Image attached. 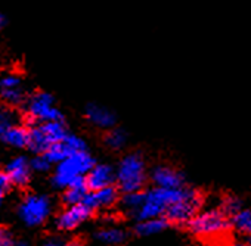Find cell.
Wrapping results in <instances>:
<instances>
[{"label": "cell", "mask_w": 251, "mask_h": 246, "mask_svg": "<svg viewBox=\"0 0 251 246\" xmlns=\"http://www.w3.org/2000/svg\"><path fill=\"white\" fill-rule=\"evenodd\" d=\"M188 228L194 236L205 240H219L229 233L230 220L220 209H207L195 214L188 223Z\"/></svg>", "instance_id": "6da1fadb"}, {"label": "cell", "mask_w": 251, "mask_h": 246, "mask_svg": "<svg viewBox=\"0 0 251 246\" xmlns=\"http://www.w3.org/2000/svg\"><path fill=\"white\" fill-rule=\"evenodd\" d=\"M115 181L124 195L141 192L147 181V167L144 158L139 154L126 155L115 171Z\"/></svg>", "instance_id": "7a4b0ae2"}, {"label": "cell", "mask_w": 251, "mask_h": 246, "mask_svg": "<svg viewBox=\"0 0 251 246\" xmlns=\"http://www.w3.org/2000/svg\"><path fill=\"white\" fill-rule=\"evenodd\" d=\"M93 165L95 159L86 151L73 154L58 164L52 177V183L58 189H67L77 179H81L84 174H87L93 168Z\"/></svg>", "instance_id": "3957f363"}, {"label": "cell", "mask_w": 251, "mask_h": 246, "mask_svg": "<svg viewBox=\"0 0 251 246\" xmlns=\"http://www.w3.org/2000/svg\"><path fill=\"white\" fill-rule=\"evenodd\" d=\"M201 205L202 196L197 190L182 187L177 198L167 206L163 217L169 223L172 221L176 224H186L195 214H198Z\"/></svg>", "instance_id": "277c9868"}, {"label": "cell", "mask_w": 251, "mask_h": 246, "mask_svg": "<svg viewBox=\"0 0 251 246\" xmlns=\"http://www.w3.org/2000/svg\"><path fill=\"white\" fill-rule=\"evenodd\" d=\"M25 109L28 113V119L31 122H52V121H64L62 112L55 105V99L48 91H36L28 99H25Z\"/></svg>", "instance_id": "5b68a950"}, {"label": "cell", "mask_w": 251, "mask_h": 246, "mask_svg": "<svg viewBox=\"0 0 251 246\" xmlns=\"http://www.w3.org/2000/svg\"><path fill=\"white\" fill-rule=\"evenodd\" d=\"M67 130L62 121H52V122H43L37 127H33L30 130L28 137V146L33 152L37 155L45 154L53 143L61 142L67 136Z\"/></svg>", "instance_id": "8992f818"}, {"label": "cell", "mask_w": 251, "mask_h": 246, "mask_svg": "<svg viewBox=\"0 0 251 246\" xmlns=\"http://www.w3.org/2000/svg\"><path fill=\"white\" fill-rule=\"evenodd\" d=\"M52 212V202L45 195H27L20 203L18 214L24 224L37 227L43 224Z\"/></svg>", "instance_id": "52a82bcc"}, {"label": "cell", "mask_w": 251, "mask_h": 246, "mask_svg": "<svg viewBox=\"0 0 251 246\" xmlns=\"http://www.w3.org/2000/svg\"><path fill=\"white\" fill-rule=\"evenodd\" d=\"M86 151V143L81 137L74 134H67L61 142L53 143L43 155L48 158L50 164H59L73 154Z\"/></svg>", "instance_id": "ba28073f"}, {"label": "cell", "mask_w": 251, "mask_h": 246, "mask_svg": "<svg viewBox=\"0 0 251 246\" xmlns=\"http://www.w3.org/2000/svg\"><path fill=\"white\" fill-rule=\"evenodd\" d=\"M114 181H115V171L112 170V167H109L106 164L93 165V168L84 177V183H86L89 192L112 186Z\"/></svg>", "instance_id": "9c48e42d"}, {"label": "cell", "mask_w": 251, "mask_h": 246, "mask_svg": "<svg viewBox=\"0 0 251 246\" xmlns=\"http://www.w3.org/2000/svg\"><path fill=\"white\" fill-rule=\"evenodd\" d=\"M90 215H92V211L86 208L83 203L70 205L67 209H64L59 214L56 224L61 230H73V228H77L80 224H83Z\"/></svg>", "instance_id": "30bf717a"}, {"label": "cell", "mask_w": 251, "mask_h": 246, "mask_svg": "<svg viewBox=\"0 0 251 246\" xmlns=\"http://www.w3.org/2000/svg\"><path fill=\"white\" fill-rule=\"evenodd\" d=\"M118 199V190L114 186H108L99 190H92L86 195L84 201L81 202L86 208L90 211L99 209V208H108L112 206Z\"/></svg>", "instance_id": "8fae6325"}, {"label": "cell", "mask_w": 251, "mask_h": 246, "mask_svg": "<svg viewBox=\"0 0 251 246\" xmlns=\"http://www.w3.org/2000/svg\"><path fill=\"white\" fill-rule=\"evenodd\" d=\"M151 179L155 187L161 189H180L183 187V176L167 165H160L152 170Z\"/></svg>", "instance_id": "7c38bea8"}, {"label": "cell", "mask_w": 251, "mask_h": 246, "mask_svg": "<svg viewBox=\"0 0 251 246\" xmlns=\"http://www.w3.org/2000/svg\"><path fill=\"white\" fill-rule=\"evenodd\" d=\"M6 176L9 177L11 183L15 186H25L30 181L31 177V168L30 161L25 157H17L6 165Z\"/></svg>", "instance_id": "4fadbf2b"}, {"label": "cell", "mask_w": 251, "mask_h": 246, "mask_svg": "<svg viewBox=\"0 0 251 246\" xmlns=\"http://www.w3.org/2000/svg\"><path fill=\"white\" fill-rule=\"evenodd\" d=\"M86 116L93 126L99 129H114L115 126V115L105 106L98 103H89L86 106Z\"/></svg>", "instance_id": "5bb4252c"}, {"label": "cell", "mask_w": 251, "mask_h": 246, "mask_svg": "<svg viewBox=\"0 0 251 246\" xmlns=\"http://www.w3.org/2000/svg\"><path fill=\"white\" fill-rule=\"evenodd\" d=\"M28 137H30V130L23 127V126H12L9 127L5 134L0 137L6 145L12 146V148H27L28 146Z\"/></svg>", "instance_id": "9a60e30c"}, {"label": "cell", "mask_w": 251, "mask_h": 246, "mask_svg": "<svg viewBox=\"0 0 251 246\" xmlns=\"http://www.w3.org/2000/svg\"><path fill=\"white\" fill-rule=\"evenodd\" d=\"M64 202L70 205H78L84 201L86 195L89 193V189L84 183V177L77 179L74 183H71L67 189H64Z\"/></svg>", "instance_id": "2e32d148"}, {"label": "cell", "mask_w": 251, "mask_h": 246, "mask_svg": "<svg viewBox=\"0 0 251 246\" xmlns=\"http://www.w3.org/2000/svg\"><path fill=\"white\" fill-rule=\"evenodd\" d=\"M167 227H169V221L164 217H160V218L139 221L135 231L139 236H154V234H158V233L164 231Z\"/></svg>", "instance_id": "e0dca14e"}, {"label": "cell", "mask_w": 251, "mask_h": 246, "mask_svg": "<svg viewBox=\"0 0 251 246\" xmlns=\"http://www.w3.org/2000/svg\"><path fill=\"white\" fill-rule=\"evenodd\" d=\"M96 239L108 246H117L126 240V231L118 227H106L96 233Z\"/></svg>", "instance_id": "ac0fdd59"}, {"label": "cell", "mask_w": 251, "mask_h": 246, "mask_svg": "<svg viewBox=\"0 0 251 246\" xmlns=\"http://www.w3.org/2000/svg\"><path fill=\"white\" fill-rule=\"evenodd\" d=\"M25 90L24 87H15V89H2L0 90V100L6 106H18L25 102Z\"/></svg>", "instance_id": "d6986e66"}, {"label": "cell", "mask_w": 251, "mask_h": 246, "mask_svg": "<svg viewBox=\"0 0 251 246\" xmlns=\"http://www.w3.org/2000/svg\"><path fill=\"white\" fill-rule=\"evenodd\" d=\"M230 225L239 233L250 234L251 231V212L250 209H241L235 215H232Z\"/></svg>", "instance_id": "ffe728a7"}, {"label": "cell", "mask_w": 251, "mask_h": 246, "mask_svg": "<svg viewBox=\"0 0 251 246\" xmlns=\"http://www.w3.org/2000/svg\"><path fill=\"white\" fill-rule=\"evenodd\" d=\"M126 142H127V136L120 129H111L105 134V145L109 149H120L126 145Z\"/></svg>", "instance_id": "44dd1931"}, {"label": "cell", "mask_w": 251, "mask_h": 246, "mask_svg": "<svg viewBox=\"0 0 251 246\" xmlns=\"http://www.w3.org/2000/svg\"><path fill=\"white\" fill-rule=\"evenodd\" d=\"M15 126V113L11 106L0 103V137L5 134V132Z\"/></svg>", "instance_id": "7402d4cb"}, {"label": "cell", "mask_w": 251, "mask_h": 246, "mask_svg": "<svg viewBox=\"0 0 251 246\" xmlns=\"http://www.w3.org/2000/svg\"><path fill=\"white\" fill-rule=\"evenodd\" d=\"M145 199V192H135V193H126L123 198V205L129 209L130 214H133L144 202Z\"/></svg>", "instance_id": "603a6c76"}, {"label": "cell", "mask_w": 251, "mask_h": 246, "mask_svg": "<svg viewBox=\"0 0 251 246\" xmlns=\"http://www.w3.org/2000/svg\"><path fill=\"white\" fill-rule=\"evenodd\" d=\"M242 209V202L241 199L235 198V196H227L223 202H222V208L220 211L226 215V217H232L235 215L238 211Z\"/></svg>", "instance_id": "cb8c5ba5"}, {"label": "cell", "mask_w": 251, "mask_h": 246, "mask_svg": "<svg viewBox=\"0 0 251 246\" xmlns=\"http://www.w3.org/2000/svg\"><path fill=\"white\" fill-rule=\"evenodd\" d=\"M23 86V78L18 74L8 72L0 77V90L2 89H15Z\"/></svg>", "instance_id": "d4e9b609"}, {"label": "cell", "mask_w": 251, "mask_h": 246, "mask_svg": "<svg viewBox=\"0 0 251 246\" xmlns=\"http://www.w3.org/2000/svg\"><path fill=\"white\" fill-rule=\"evenodd\" d=\"M50 162L48 161V158L43 155V154H40V155H37V157H34L33 159H31V162H30V168L31 170H34V171H39V173H45V171H48L49 168H50Z\"/></svg>", "instance_id": "484cf974"}, {"label": "cell", "mask_w": 251, "mask_h": 246, "mask_svg": "<svg viewBox=\"0 0 251 246\" xmlns=\"http://www.w3.org/2000/svg\"><path fill=\"white\" fill-rule=\"evenodd\" d=\"M0 246H15L11 231L5 227H0Z\"/></svg>", "instance_id": "4316f807"}, {"label": "cell", "mask_w": 251, "mask_h": 246, "mask_svg": "<svg viewBox=\"0 0 251 246\" xmlns=\"http://www.w3.org/2000/svg\"><path fill=\"white\" fill-rule=\"evenodd\" d=\"M11 186H12V183H11V180H9V177L6 176V173H2L0 171V193H6L9 189H11Z\"/></svg>", "instance_id": "83f0119b"}, {"label": "cell", "mask_w": 251, "mask_h": 246, "mask_svg": "<svg viewBox=\"0 0 251 246\" xmlns=\"http://www.w3.org/2000/svg\"><path fill=\"white\" fill-rule=\"evenodd\" d=\"M8 24H9V18H8L5 14L0 12V31L5 30V28L8 27Z\"/></svg>", "instance_id": "f1b7e54d"}, {"label": "cell", "mask_w": 251, "mask_h": 246, "mask_svg": "<svg viewBox=\"0 0 251 246\" xmlns=\"http://www.w3.org/2000/svg\"><path fill=\"white\" fill-rule=\"evenodd\" d=\"M42 246H64V243L59 239H50V240L45 242Z\"/></svg>", "instance_id": "f546056e"}, {"label": "cell", "mask_w": 251, "mask_h": 246, "mask_svg": "<svg viewBox=\"0 0 251 246\" xmlns=\"http://www.w3.org/2000/svg\"><path fill=\"white\" fill-rule=\"evenodd\" d=\"M64 246H83V242H81V240L74 239V240H70L68 243H65Z\"/></svg>", "instance_id": "4dcf8cb0"}, {"label": "cell", "mask_w": 251, "mask_h": 246, "mask_svg": "<svg viewBox=\"0 0 251 246\" xmlns=\"http://www.w3.org/2000/svg\"><path fill=\"white\" fill-rule=\"evenodd\" d=\"M15 246H30V245L25 243V242H20V243H15Z\"/></svg>", "instance_id": "1f68e13d"}, {"label": "cell", "mask_w": 251, "mask_h": 246, "mask_svg": "<svg viewBox=\"0 0 251 246\" xmlns=\"http://www.w3.org/2000/svg\"><path fill=\"white\" fill-rule=\"evenodd\" d=\"M3 196H5L3 193H0V202H2V199H3Z\"/></svg>", "instance_id": "d6a6232c"}]
</instances>
